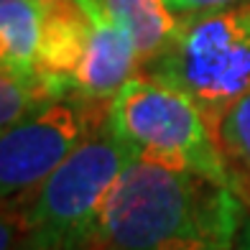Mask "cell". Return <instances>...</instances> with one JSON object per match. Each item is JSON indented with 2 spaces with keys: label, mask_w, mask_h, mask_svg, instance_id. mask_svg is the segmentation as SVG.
Wrapping results in <instances>:
<instances>
[{
  "label": "cell",
  "mask_w": 250,
  "mask_h": 250,
  "mask_svg": "<svg viewBox=\"0 0 250 250\" xmlns=\"http://www.w3.org/2000/svg\"><path fill=\"white\" fill-rule=\"evenodd\" d=\"M107 128L135 158L202 174L232 189L214 130L181 89L138 72L110 102Z\"/></svg>",
  "instance_id": "cell-3"
},
{
  "label": "cell",
  "mask_w": 250,
  "mask_h": 250,
  "mask_svg": "<svg viewBox=\"0 0 250 250\" xmlns=\"http://www.w3.org/2000/svg\"><path fill=\"white\" fill-rule=\"evenodd\" d=\"M62 95L69 92L41 77H26L0 66V130H5L8 125H13L16 120L26 118L28 112L39 110L49 100Z\"/></svg>",
  "instance_id": "cell-11"
},
{
  "label": "cell",
  "mask_w": 250,
  "mask_h": 250,
  "mask_svg": "<svg viewBox=\"0 0 250 250\" xmlns=\"http://www.w3.org/2000/svg\"><path fill=\"white\" fill-rule=\"evenodd\" d=\"M92 28L82 59L72 74L69 92L97 105H110L118 89L141 72V59L130 33L125 31L102 0H87Z\"/></svg>",
  "instance_id": "cell-6"
},
{
  "label": "cell",
  "mask_w": 250,
  "mask_h": 250,
  "mask_svg": "<svg viewBox=\"0 0 250 250\" xmlns=\"http://www.w3.org/2000/svg\"><path fill=\"white\" fill-rule=\"evenodd\" d=\"M232 250H250V214H245L240 230H237V237H235Z\"/></svg>",
  "instance_id": "cell-14"
},
{
  "label": "cell",
  "mask_w": 250,
  "mask_h": 250,
  "mask_svg": "<svg viewBox=\"0 0 250 250\" xmlns=\"http://www.w3.org/2000/svg\"><path fill=\"white\" fill-rule=\"evenodd\" d=\"M243 220L230 187L133 158L82 250H232Z\"/></svg>",
  "instance_id": "cell-1"
},
{
  "label": "cell",
  "mask_w": 250,
  "mask_h": 250,
  "mask_svg": "<svg viewBox=\"0 0 250 250\" xmlns=\"http://www.w3.org/2000/svg\"><path fill=\"white\" fill-rule=\"evenodd\" d=\"M166 3L176 16H194V13H209V10H225V8L245 5L250 0H166Z\"/></svg>",
  "instance_id": "cell-13"
},
{
  "label": "cell",
  "mask_w": 250,
  "mask_h": 250,
  "mask_svg": "<svg viewBox=\"0 0 250 250\" xmlns=\"http://www.w3.org/2000/svg\"><path fill=\"white\" fill-rule=\"evenodd\" d=\"M107 112L110 105L69 92L0 130V202L31 197L79 143L105 128Z\"/></svg>",
  "instance_id": "cell-5"
},
{
  "label": "cell",
  "mask_w": 250,
  "mask_h": 250,
  "mask_svg": "<svg viewBox=\"0 0 250 250\" xmlns=\"http://www.w3.org/2000/svg\"><path fill=\"white\" fill-rule=\"evenodd\" d=\"M26 207L28 199L0 202V250H26Z\"/></svg>",
  "instance_id": "cell-12"
},
{
  "label": "cell",
  "mask_w": 250,
  "mask_h": 250,
  "mask_svg": "<svg viewBox=\"0 0 250 250\" xmlns=\"http://www.w3.org/2000/svg\"><path fill=\"white\" fill-rule=\"evenodd\" d=\"M41 0H0V66L26 77H41Z\"/></svg>",
  "instance_id": "cell-8"
},
{
  "label": "cell",
  "mask_w": 250,
  "mask_h": 250,
  "mask_svg": "<svg viewBox=\"0 0 250 250\" xmlns=\"http://www.w3.org/2000/svg\"><path fill=\"white\" fill-rule=\"evenodd\" d=\"M43 31L39 72L43 79L69 92L72 74L82 59L84 43L92 28L87 0H41Z\"/></svg>",
  "instance_id": "cell-7"
},
{
  "label": "cell",
  "mask_w": 250,
  "mask_h": 250,
  "mask_svg": "<svg viewBox=\"0 0 250 250\" xmlns=\"http://www.w3.org/2000/svg\"><path fill=\"white\" fill-rule=\"evenodd\" d=\"M214 138L230 174L232 191L250 207V92L222 115Z\"/></svg>",
  "instance_id": "cell-10"
},
{
  "label": "cell",
  "mask_w": 250,
  "mask_h": 250,
  "mask_svg": "<svg viewBox=\"0 0 250 250\" xmlns=\"http://www.w3.org/2000/svg\"><path fill=\"white\" fill-rule=\"evenodd\" d=\"M112 18L130 33L141 59V69L153 62L171 41L179 16L166 0H102Z\"/></svg>",
  "instance_id": "cell-9"
},
{
  "label": "cell",
  "mask_w": 250,
  "mask_h": 250,
  "mask_svg": "<svg viewBox=\"0 0 250 250\" xmlns=\"http://www.w3.org/2000/svg\"><path fill=\"white\" fill-rule=\"evenodd\" d=\"M184 250H199V248H184Z\"/></svg>",
  "instance_id": "cell-15"
},
{
  "label": "cell",
  "mask_w": 250,
  "mask_h": 250,
  "mask_svg": "<svg viewBox=\"0 0 250 250\" xmlns=\"http://www.w3.org/2000/svg\"><path fill=\"white\" fill-rule=\"evenodd\" d=\"M133 158L107 125L84 138L28 197L26 250H82Z\"/></svg>",
  "instance_id": "cell-4"
},
{
  "label": "cell",
  "mask_w": 250,
  "mask_h": 250,
  "mask_svg": "<svg viewBox=\"0 0 250 250\" xmlns=\"http://www.w3.org/2000/svg\"><path fill=\"white\" fill-rule=\"evenodd\" d=\"M141 72L181 89L212 130L250 92V3L179 16L166 49Z\"/></svg>",
  "instance_id": "cell-2"
}]
</instances>
